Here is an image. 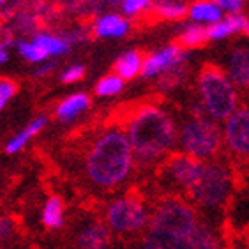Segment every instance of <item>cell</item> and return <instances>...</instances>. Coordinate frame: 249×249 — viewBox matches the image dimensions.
I'll return each instance as SVG.
<instances>
[{"instance_id": "7c38bea8", "label": "cell", "mask_w": 249, "mask_h": 249, "mask_svg": "<svg viewBox=\"0 0 249 249\" xmlns=\"http://www.w3.org/2000/svg\"><path fill=\"white\" fill-rule=\"evenodd\" d=\"M170 249H223V244L214 226L205 221H198L196 228Z\"/></svg>"}, {"instance_id": "cb8c5ba5", "label": "cell", "mask_w": 249, "mask_h": 249, "mask_svg": "<svg viewBox=\"0 0 249 249\" xmlns=\"http://www.w3.org/2000/svg\"><path fill=\"white\" fill-rule=\"evenodd\" d=\"M187 74H189V71H187L186 64H180V66H177V67H172V69L164 71L163 74L159 76L158 87L164 92L173 90V89H177V87H180L184 82H186Z\"/></svg>"}, {"instance_id": "30bf717a", "label": "cell", "mask_w": 249, "mask_h": 249, "mask_svg": "<svg viewBox=\"0 0 249 249\" xmlns=\"http://www.w3.org/2000/svg\"><path fill=\"white\" fill-rule=\"evenodd\" d=\"M187 53L186 50H180L175 44H170L166 48L159 50L156 53H150L149 57H145L143 67H142V76L152 78L158 74H163L164 71L177 67L180 64H186Z\"/></svg>"}, {"instance_id": "83f0119b", "label": "cell", "mask_w": 249, "mask_h": 249, "mask_svg": "<svg viewBox=\"0 0 249 249\" xmlns=\"http://www.w3.org/2000/svg\"><path fill=\"white\" fill-rule=\"evenodd\" d=\"M152 0H122V11L125 16H138L150 7Z\"/></svg>"}, {"instance_id": "277c9868", "label": "cell", "mask_w": 249, "mask_h": 249, "mask_svg": "<svg viewBox=\"0 0 249 249\" xmlns=\"http://www.w3.org/2000/svg\"><path fill=\"white\" fill-rule=\"evenodd\" d=\"M237 186L235 172L231 163L226 164L225 161H207L203 166L200 180L191 191L187 193L186 200L195 209L203 212H217L225 211L230 203L231 191Z\"/></svg>"}, {"instance_id": "44dd1931", "label": "cell", "mask_w": 249, "mask_h": 249, "mask_svg": "<svg viewBox=\"0 0 249 249\" xmlns=\"http://www.w3.org/2000/svg\"><path fill=\"white\" fill-rule=\"evenodd\" d=\"M189 16L193 19H196V21L216 23V21H221V18H223V11L212 0H196L189 7Z\"/></svg>"}, {"instance_id": "9a60e30c", "label": "cell", "mask_w": 249, "mask_h": 249, "mask_svg": "<svg viewBox=\"0 0 249 249\" xmlns=\"http://www.w3.org/2000/svg\"><path fill=\"white\" fill-rule=\"evenodd\" d=\"M131 25L125 18H122L120 15H105L96 19V23L92 27L94 36L99 39L106 37H122L129 32Z\"/></svg>"}, {"instance_id": "7402d4cb", "label": "cell", "mask_w": 249, "mask_h": 249, "mask_svg": "<svg viewBox=\"0 0 249 249\" xmlns=\"http://www.w3.org/2000/svg\"><path fill=\"white\" fill-rule=\"evenodd\" d=\"M152 15L158 19H184L186 16H189V7L180 2L163 0L158 5H154Z\"/></svg>"}, {"instance_id": "603a6c76", "label": "cell", "mask_w": 249, "mask_h": 249, "mask_svg": "<svg viewBox=\"0 0 249 249\" xmlns=\"http://www.w3.org/2000/svg\"><path fill=\"white\" fill-rule=\"evenodd\" d=\"M32 41L39 44L48 57H58V55H64V53L69 52V43L66 39L52 36V34H37Z\"/></svg>"}, {"instance_id": "4dcf8cb0", "label": "cell", "mask_w": 249, "mask_h": 249, "mask_svg": "<svg viewBox=\"0 0 249 249\" xmlns=\"http://www.w3.org/2000/svg\"><path fill=\"white\" fill-rule=\"evenodd\" d=\"M221 11H228L230 15H237L242 9V0H212Z\"/></svg>"}, {"instance_id": "8fae6325", "label": "cell", "mask_w": 249, "mask_h": 249, "mask_svg": "<svg viewBox=\"0 0 249 249\" xmlns=\"http://www.w3.org/2000/svg\"><path fill=\"white\" fill-rule=\"evenodd\" d=\"M111 244V230L99 219L89 221L78 230V249H108Z\"/></svg>"}, {"instance_id": "1f68e13d", "label": "cell", "mask_w": 249, "mask_h": 249, "mask_svg": "<svg viewBox=\"0 0 249 249\" xmlns=\"http://www.w3.org/2000/svg\"><path fill=\"white\" fill-rule=\"evenodd\" d=\"M9 44H11V41L0 43V64H5L9 60Z\"/></svg>"}, {"instance_id": "d6986e66", "label": "cell", "mask_w": 249, "mask_h": 249, "mask_svg": "<svg viewBox=\"0 0 249 249\" xmlns=\"http://www.w3.org/2000/svg\"><path fill=\"white\" fill-rule=\"evenodd\" d=\"M46 122H48L46 117H37V119H34L23 131H19L16 136H13V138L7 142V145H5V152L7 154H18L19 150L23 149L25 145L29 143L32 136H36L39 131L44 129Z\"/></svg>"}, {"instance_id": "ac0fdd59", "label": "cell", "mask_w": 249, "mask_h": 249, "mask_svg": "<svg viewBox=\"0 0 249 249\" xmlns=\"http://www.w3.org/2000/svg\"><path fill=\"white\" fill-rule=\"evenodd\" d=\"M209 41L211 39H209V32H207L205 27L191 25L180 36H177V37L173 39L172 44L178 46L180 50H198V48H203Z\"/></svg>"}, {"instance_id": "7a4b0ae2", "label": "cell", "mask_w": 249, "mask_h": 249, "mask_svg": "<svg viewBox=\"0 0 249 249\" xmlns=\"http://www.w3.org/2000/svg\"><path fill=\"white\" fill-rule=\"evenodd\" d=\"M134 152L127 133L117 125L106 127L94 140L85 156V173L101 189H115L129 177Z\"/></svg>"}, {"instance_id": "f1b7e54d", "label": "cell", "mask_w": 249, "mask_h": 249, "mask_svg": "<svg viewBox=\"0 0 249 249\" xmlns=\"http://www.w3.org/2000/svg\"><path fill=\"white\" fill-rule=\"evenodd\" d=\"M83 74H85V67L82 64H76V66L67 67L66 71L60 74V80H62V83H76L82 80Z\"/></svg>"}, {"instance_id": "f546056e", "label": "cell", "mask_w": 249, "mask_h": 249, "mask_svg": "<svg viewBox=\"0 0 249 249\" xmlns=\"http://www.w3.org/2000/svg\"><path fill=\"white\" fill-rule=\"evenodd\" d=\"M16 235V223L11 217H0V242H7Z\"/></svg>"}, {"instance_id": "836d02e7", "label": "cell", "mask_w": 249, "mask_h": 249, "mask_svg": "<svg viewBox=\"0 0 249 249\" xmlns=\"http://www.w3.org/2000/svg\"><path fill=\"white\" fill-rule=\"evenodd\" d=\"M4 2H5V0H0V5H2V4H4Z\"/></svg>"}, {"instance_id": "ffe728a7", "label": "cell", "mask_w": 249, "mask_h": 249, "mask_svg": "<svg viewBox=\"0 0 249 249\" xmlns=\"http://www.w3.org/2000/svg\"><path fill=\"white\" fill-rule=\"evenodd\" d=\"M41 221L46 228H60L64 225V203L62 200L53 195L46 200L43 207V216H41Z\"/></svg>"}, {"instance_id": "ba28073f", "label": "cell", "mask_w": 249, "mask_h": 249, "mask_svg": "<svg viewBox=\"0 0 249 249\" xmlns=\"http://www.w3.org/2000/svg\"><path fill=\"white\" fill-rule=\"evenodd\" d=\"M150 212L145 198L140 193H127L106 207L105 223L119 235H133L149 228Z\"/></svg>"}, {"instance_id": "5b68a950", "label": "cell", "mask_w": 249, "mask_h": 249, "mask_svg": "<svg viewBox=\"0 0 249 249\" xmlns=\"http://www.w3.org/2000/svg\"><path fill=\"white\" fill-rule=\"evenodd\" d=\"M198 94L214 120H228L237 110L239 96L225 69L216 62H203L196 76Z\"/></svg>"}, {"instance_id": "6da1fadb", "label": "cell", "mask_w": 249, "mask_h": 249, "mask_svg": "<svg viewBox=\"0 0 249 249\" xmlns=\"http://www.w3.org/2000/svg\"><path fill=\"white\" fill-rule=\"evenodd\" d=\"M124 124L134 163L140 168L161 163L177 143V125L172 115L152 103H143L127 111Z\"/></svg>"}, {"instance_id": "4fadbf2b", "label": "cell", "mask_w": 249, "mask_h": 249, "mask_svg": "<svg viewBox=\"0 0 249 249\" xmlns=\"http://www.w3.org/2000/svg\"><path fill=\"white\" fill-rule=\"evenodd\" d=\"M90 108V97L85 92H78V94H71L67 96L66 99H62L55 108V115L60 122H72L76 120L78 117L85 113L87 110Z\"/></svg>"}, {"instance_id": "2e32d148", "label": "cell", "mask_w": 249, "mask_h": 249, "mask_svg": "<svg viewBox=\"0 0 249 249\" xmlns=\"http://www.w3.org/2000/svg\"><path fill=\"white\" fill-rule=\"evenodd\" d=\"M143 55L138 50H131V52L122 53L113 64V72L119 74L124 82L133 80L138 74H142V67H143Z\"/></svg>"}, {"instance_id": "d6a6232c", "label": "cell", "mask_w": 249, "mask_h": 249, "mask_svg": "<svg viewBox=\"0 0 249 249\" xmlns=\"http://www.w3.org/2000/svg\"><path fill=\"white\" fill-rule=\"evenodd\" d=\"M242 32L246 34V37H249V23L246 25V27H244V30H242Z\"/></svg>"}, {"instance_id": "e0dca14e", "label": "cell", "mask_w": 249, "mask_h": 249, "mask_svg": "<svg viewBox=\"0 0 249 249\" xmlns=\"http://www.w3.org/2000/svg\"><path fill=\"white\" fill-rule=\"evenodd\" d=\"M248 18L240 15H230L226 16L223 21H216L212 23L211 27H207V32H209V39L211 41H219V39H225L226 36L230 34L239 32V30H244V27L248 25Z\"/></svg>"}, {"instance_id": "4316f807", "label": "cell", "mask_w": 249, "mask_h": 249, "mask_svg": "<svg viewBox=\"0 0 249 249\" xmlns=\"http://www.w3.org/2000/svg\"><path fill=\"white\" fill-rule=\"evenodd\" d=\"M16 94V82L9 78H0V111L4 110L5 105L9 103Z\"/></svg>"}, {"instance_id": "9c48e42d", "label": "cell", "mask_w": 249, "mask_h": 249, "mask_svg": "<svg viewBox=\"0 0 249 249\" xmlns=\"http://www.w3.org/2000/svg\"><path fill=\"white\" fill-rule=\"evenodd\" d=\"M225 143L235 166H249V106H240L226 120Z\"/></svg>"}, {"instance_id": "e575fe53", "label": "cell", "mask_w": 249, "mask_h": 249, "mask_svg": "<svg viewBox=\"0 0 249 249\" xmlns=\"http://www.w3.org/2000/svg\"><path fill=\"white\" fill-rule=\"evenodd\" d=\"M0 249H5V248H0Z\"/></svg>"}, {"instance_id": "8992f818", "label": "cell", "mask_w": 249, "mask_h": 249, "mask_svg": "<svg viewBox=\"0 0 249 249\" xmlns=\"http://www.w3.org/2000/svg\"><path fill=\"white\" fill-rule=\"evenodd\" d=\"M223 133L211 115L193 117L182 120L178 143L182 150L200 161H214L223 150Z\"/></svg>"}, {"instance_id": "d4e9b609", "label": "cell", "mask_w": 249, "mask_h": 249, "mask_svg": "<svg viewBox=\"0 0 249 249\" xmlns=\"http://www.w3.org/2000/svg\"><path fill=\"white\" fill-rule=\"evenodd\" d=\"M122 89H124V80L119 74L111 72V74H106V76L101 78L99 82H97L96 89H94V92H96L97 97H111L120 94Z\"/></svg>"}, {"instance_id": "5bb4252c", "label": "cell", "mask_w": 249, "mask_h": 249, "mask_svg": "<svg viewBox=\"0 0 249 249\" xmlns=\"http://www.w3.org/2000/svg\"><path fill=\"white\" fill-rule=\"evenodd\" d=\"M228 74L235 87L249 89V48H233L228 57Z\"/></svg>"}, {"instance_id": "52a82bcc", "label": "cell", "mask_w": 249, "mask_h": 249, "mask_svg": "<svg viewBox=\"0 0 249 249\" xmlns=\"http://www.w3.org/2000/svg\"><path fill=\"white\" fill-rule=\"evenodd\" d=\"M203 166V161L186 152L168 154L158 166V184L161 186V193L186 198L200 180Z\"/></svg>"}, {"instance_id": "3957f363", "label": "cell", "mask_w": 249, "mask_h": 249, "mask_svg": "<svg viewBox=\"0 0 249 249\" xmlns=\"http://www.w3.org/2000/svg\"><path fill=\"white\" fill-rule=\"evenodd\" d=\"M196 209L182 196L161 195L150 212L149 233L164 249L186 239L198 225Z\"/></svg>"}, {"instance_id": "484cf974", "label": "cell", "mask_w": 249, "mask_h": 249, "mask_svg": "<svg viewBox=\"0 0 249 249\" xmlns=\"http://www.w3.org/2000/svg\"><path fill=\"white\" fill-rule=\"evenodd\" d=\"M18 53L21 55V57L25 58V60H29V62H34V64H43L46 62V58H50L46 53H44V50L39 46V44H36L34 41H21V43H18Z\"/></svg>"}]
</instances>
